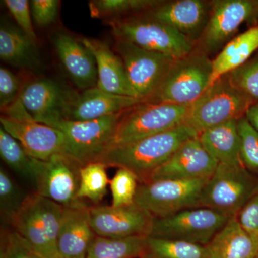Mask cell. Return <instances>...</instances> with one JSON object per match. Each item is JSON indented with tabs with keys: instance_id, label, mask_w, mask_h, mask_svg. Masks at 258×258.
<instances>
[{
	"instance_id": "obj_29",
	"label": "cell",
	"mask_w": 258,
	"mask_h": 258,
	"mask_svg": "<svg viewBox=\"0 0 258 258\" xmlns=\"http://www.w3.org/2000/svg\"><path fill=\"white\" fill-rule=\"evenodd\" d=\"M161 3L156 0H95L88 5L93 18L110 20L123 18L125 15L143 14Z\"/></svg>"
},
{
	"instance_id": "obj_13",
	"label": "cell",
	"mask_w": 258,
	"mask_h": 258,
	"mask_svg": "<svg viewBox=\"0 0 258 258\" xmlns=\"http://www.w3.org/2000/svg\"><path fill=\"white\" fill-rule=\"evenodd\" d=\"M115 52L123 62L137 97L145 102L157 92L176 60L122 40H115Z\"/></svg>"
},
{
	"instance_id": "obj_28",
	"label": "cell",
	"mask_w": 258,
	"mask_h": 258,
	"mask_svg": "<svg viewBox=\"0 0 258 258\" xmlns=\"http://www.w3.org/2000/svg\"><path fill=\"white\" fill-rule=\"evenodd\" d=\"M139 258H206V252L200 244L149 236Z\"/></svg>"
},
{
	"instance_id": "obj_17",
	"label": "cell",
	"mask_w": 258,
	"mask_h": 258,
	"mask_svg": "<svg viewBox=\"0 0 258 258\" xmlns=\"http://www.w3.org/2000/svg\"><path fill=\"white\" fill-rule=\"evenodd\" d=\"M218 164L204 148L198 137H195L181 144L169 159L153 173L149 181L210 179Z\"/></svg>"
},
{
	"instance_id": "obj_40",
	"label": "cell",
	"mask_w": 258,
	"mask_h": 258,
	"mask_svg": "<svg viewBox=\"0 0 258 258\" xmlns=\"http://www.w3.org/2000/svg\"><path fill=\"white\" fill-rule=\"evenodd\" d=\"M236 217L244 230L252 235H258V191Z\"/></svg>"
},
{
	"instance_id": "obj_12",
	"label": "cell",
	"mask_w": 258,
	"mask_h": 258,
	"mask_svg": "<svg viewBox=\"0 0 258 258\" xmlns=\"http://www.w3.org/2000/svg\"><path fill=\"white\" fill-rule=\"evenodd\" d=\"M125 111L87 121L60 118L50 126L64 134L68 155L85 165L96 161L109 147L117 124Z\"/></svg>"
},
{
	"instance_id": "obj_38",
	"label": "cell",
	"mask_w": 258,
	"mask_h": 258,
	"mask_svg": "<svg viewBox=\"0 0 258 258\" xmlns=\"http://www.w3.org/2000/svg\"><path fill=\"white\" fill-rule=\"evenodd\" d=\"M3 3L16 21L18 28L37 42L36 34L32 26L30 2L28 0H5Z\"/></svg>"
},
{
	"instance_id": "obj_20",
	"label": "cell",
	"mask_w": 258,
	"mask_h": 258,
	"mask_svg": "<svg viewBox=\"0 0 258 258\" xmlns=\"http://www.w3.org/2000/svg\"><path fill=\"white\" fill-rule=\"evenodd\" d=\"M61 64L76 87L84 90L96 87L98 71L96 59L91 51L80 39L62 31L51 37Z\"/></svg>"
},
{
	"instance_id": "obj_27",
	"label": "cell",
	"mask_w": 258,
	"mask_h": 258,
	"mask_svg": "<svg viewBox=\"0 0 258 258\" xmlns=\"http://www.w3.org/2000/svg\"><path fill=\"white\" fill-rule=\"evenodd\" d=\"M147 237L107 238L98 237L93 241L86 258H139Z\"/></svg>"
},
{
	"instance_id": "obj_24",
	"label": "cell",
	"mask_w": 258,
	"mask_h": 258,
	"mask_svg": "<svg viewBox=\"0 0 258 258\" xmlns=\"http://www.w3.org/2000/svg\"><path fill=\"white\" fill-rule=\"evenodd\" d=\"M37 43L18 27L1 24L0 57L5 63L20 69H39L41 61Z\"/></svg>"
},
{
	"instance_id": "obj_11",
	"label": "cell",
	"mask_w": 258,
	"mask_h": 258,
	"mask_svg": "<svg viewBox=\"0 0 258 258\" xmlns=\"http://www.w3.org/2000/svg\"><path fill=\"white\" fill-rule=\"evenodd\" d=\"M210 17L203 35L195 45L210 56L221 51L246 22L258 25V1H211Z\"/></svg>"
},
{
	"instance_id": "obj_21",
	"label": "cell",
	"mask_w": 258,
	"mask_h": 258,
	"mask_svg": "<svg viewBox=\"0 0 258 258\" xmlns=\"http://www.w3.org/2000/svg\"><path fill=\"white\" fill-rule=\"evenodd\" d=\"M145 102L134 97L119 96L106 92L99 88L76 91L64 111L63 118L76 121L98 119L126 111Z\"/></svg>"
},
{
	"instance_id": "obj_31",
	"label": "cell",
	"mask_w": 258,
	"mask_h": 258,
	"mask_svg": "<svg viewBox=\"0 0 258 258\" xmlns=\"http://www.w3.org/2000/svg\"><path fill=\"white\" fill-rule=\"evenodd\" d=\"M0 155L12 169L32 180L35 161L14 137L3 128H0Z\"/></svg>"
},
{
	"instance_id": "obj_4",
	"label": "cell",
	"mask_w": 258,
	"mask_h": 258,
	"mask_svg": "<svg viewBox=\"0 0 258 258\" xmlns=\"http://www.w3.org/2000/svg\"><path fill=\"white\" fill-rule=\"evenodd\" d=\"M212 74V59L195 47L174 60L162 84L147 102L189 106L209 87Z\"/></svg>"
},
{
	"instance_id": "obj_23",
	"label": "cell",
	"mask_w": 258,
	"mask_h": 258,
	"mask_svg": "<svg viewBox=\"0 0 258 258\" xmlns=\"http://www.w3.org/2000/svg\"><path fill=\"white\" fill-rule=\"evenodd\" d=\"M205 247L206 258H258V235L247 232L233 217Z\"/></svg>"
},
{
	"instance_id": "obj_36",
	"label": "cell",
	"mask_w": 258,
	"mask_h": 258,
	"mask_svg": "<svg viewBox=\"0 0 258 258\" xmlns=\"http://www.w3.org/2000/svg\"><path fill=\"white\" fill-rule=\"evenodd\" d=\"M0 258H42L28 241L16 230L1 234Z\"/></svg>"
},
{
	"instance_id": "obj_8",
	"label": "cell",
	"mask_w": 258,
	"mask_h": 258,
	"mask_svg": "<svg viewBox=\"0 0 258 258\" xmlns=\"http://www.w3.org/2000/svg\"><path fill=\"white\" fill-rule=\"evenodd\" d=\"M232 217L203 207L154 218L150 237L207 245Z\"/></svg>"
},
{
	"instance_id": "obj_6",
	"label": "cell",
	"mask_w": 258,
	"mask_h": 258,
	"mask_svg": "<svg viewBox=\"0 0 258 258\" xmlns=\"http://www.w3.org/2000/svg\"><path fill=\"white\" fill-rule=\"evenodd\" d=\"M189 106L149 102L136 105L126 110L120 118L108 149L132 143L184 124Z\"/></svg>"
},
{
	"instance_id": "obj_14",
	"label": "cell",
	"mask_w": 258,
	"mask_h": 258,
	"mask_svg": "<svg viewBox=\"0 0 258 258\" xmlns=\"http://www.w3.org/2000/svg\"><path fill=\"white\" fill-rule=\"evenodd\" d=\"M83 164L66 154L49 160L36 159L32 181L40 196L67 206L77 201L80 170Z\"/></svg>"
},
{
	"instance_id": "obj_9",
	"label": "cell",
	"mask_w": 258,
	"mask_h": 258,
	"mask_svg": "<svg viewBox=\"0 0 258 258\" xmlns=\"http://www.w3.org/2000/svg\"><path fill=\"white\" fill-rule=\"evenodd\" d=\"M208 180L162 179L139 184L134 203L154 218L198 208Z\"/></svg>"
},
{
	"instance_id": "obj_2",
	"label": "cell",
	"mask_w": 258,
	"mask_h": 258,
	"mask_svg": "<svg viewBox=\"0 0 258 258\" xmlns=\"http://www.w3.org/2000/svg\"><path fill=\"white\" fill-rule=\"evenodd\" d=\"M256 102L235 86L226 74L210 84L190 105L184 124L200 134L226 122L240 119Z\"/></svg>"
},
{
	"instance_id": "obj_1",
	"label": "cell",
	"mask_w": 258,
	"mask_h": 258,
	"mask_svg": "<svg viewBox=\"0 0 258 258\" xmlns=\"http://www.w3.org/2000/svg\"><path fill=\"white\" fill-rule=\"evenodd\" d=\"M196 131L181 124L167 132L109 148L95 161L132 171L139 184L149 182L153 173L185 142L198 137Z\"/></svg>"
},
{
	"instance_id": "obj_41",
	"label": "cell",
	"mask_w": 258,
	"mask_h": 258,
	"mask_svg": "<svg viewBox=\"0 0 258 258\" xmlns=\"http://www.w3.org/2000/svg\"><path fill=\"white\" fill-rule=\"evenodd\" d=\"M245 117L249 123L258 132V101L249 107L246 113Z\"/></svg>"
},
{
	"instance_id": "obj_25",
	"label": "cell",
	"mask_w": 258,
	"mask_h": 258,
	"mask_svg": "<svg viewBox=\"0 0 258 258\" xmlns=\"http://www.w3.org/2000/svg\"><path fill=\"white\" fill-rule=\"evenodd\" d=\"M199 140L218 164L242 165L237 120H230L199 134Z\"/></svg>"
},
{
	"instance_id": "obj_42",
	"label": "cell",
	"mask_w": 258,
	"mask_h": 258,
	"mask_svg": "<svg viewBox=\"0 0 258 258\" xmlns=\"http://www.w3.org/2000/svg\"><path fill=\"white\" fill-rule=\"evenodd\" d=\"M43 258H66L64 257L63 256L61 255L60 253H57L55 254H54V255L50 256V257H43Z\"/></svg>"
},
{
	"instance_id": "obj_10",
	"label": "cell",
	"mask_w": 258,
	"mask_h": 258,
	"mask_svg": "<svg viewBox=\"0 0 258 258\" xmlns=\"http://www.w3.org/2000/svg\"><path fill=\"white\" fill-rule=\"evenodd\" d=\"M0 118L2 128L21 144L29 155L47 161L58 154H67L64 134L58 129L35 121L17 102Z\"/></svg>"
},
{
	"instance_id": "obj_37",
	"label": "cell",
	"mask_w": 258,
	"mask_h": 258,
	"mask_svg": "<svg viewBox=\"0 0 258 258\" xmlns=\"http://www.w3.org/2000/svg\"><path fill=\"white\" fill-rule=\"evenodd\" d=\"M20 80L17 75L6 68L0 69V107L2 111L18 101L21 90Z\"/></svg>"
},
{
	"instance_id": "obj_7",
	"label": "cell",
	"mask_w": 258,
	"mask_h": 258,
	"mask_svg": "<svg viewBox=\"0 0 258 258\" xmlns=\"http://www.w3.org/2000/svg\"><path fill=\"white\" fill-rule=\"evenodd\" d=\"M258 191V177L242 165L219 164L204 187L199 207L233 217Z\"/></svg>"
},
{
	"instance_id": "obj_18",
	"label": "cell",
	"mask_w": 258,
	"mask_h": 258,
	"mask_svg": "<svg viewBox=\"0 0 258 258\" xmlns=\"http://www.w3.org/2000/svg\"><path fill=\"white\" fill-rule=\"evenodd\" d=\"M211 3L203 0L163 2L143 14L166 24L196 45L210 17Z\"/></svg>"
},
{
	"instance_id": "obj_30",
	"label": "cell",
	"mask_w": 258,
	"mask_h": 258,
	"mask_svg": "<svg viewBox=\"0 0 258 258\" xmlns=\"http://www.w3.org/2000/svg\"><path fill=\"white\" fill-rule=\"evenodd\" d=\"M106 168L99 161L88 163L81 167L78 200L86 198L94 204L102 201L110 184Z\"/></svg>"
},
{
	"instance_id": "obj_19",
	"label": "cell",
	"mask_w": 258,
	"mask_h": 258,
	"mask_svg": "<svg viewBox=\"0 0 258 258\" xmlns=\"http://www.w3.org/2000/svg\"><path fill=\"white\" fill-rule=\"evenodd\" d=\"M91 207L78 200L64 206L57 251L66 258H86L96 235L91 222Z\"/></svg>"
},
{
	"instance_id": "obj_39",
	"label": "cell",
	"mask_w": 258,
	"mask_h": 258,
	"mask_svg": "<svg viewBox=\"0 0 258 258\" xmlns=\"http://www.w3.org/2000/svg\"><path fill=\"white\" fill-rule=\"evenodd\" d=\"M60 2L58 0H32L30 2L32 20L37 26H50L58 16Z\"/></svg>"
},
{
	"instance_id": "obj_15",
	"label": "cell",
	"mask_w": 258,
	"mask_h": 258,
	"mask_svg": "<svg viewBox=\"0 0 258 258\" xmlns=\"http://www.w3.org/2000/svg\"><path fill=\"white\" fill-rule=\"evenodd\" d=\"M91 222L95 234L107 238L149 237L154 217L134 203L121 207H91Z\"/></svg>"
},
{
	"instance_id": "obj_33",
	"label": "cell",
	"mask_w": 258,
	"mask_h": 258,
	"mask_svg": "<svg viewBox=\"0 0 258 258\" xmlns=\"http://www.w3.org/2000/svg\"><path fill=\"white\" fill-rule=\"evenodd\" d=\"M139 181L132 171L118 169L110 181L112 195V206L121 207L132 205L135 201Z\"/></svg>"
},
{
	"instance_id": "obj_35",
	"label": "cell",
	"mask_w": 258,
	"mask_h": 258,
	"mask_svg": "<svg viewBox=\"0 0 258 258\" xmlns=\"http://www.w3.org/2000/svg\"><path fill=\"white\" fill-rule=\"evenodd\" d=\"M227 74L235 86L258 101V51L247 62Z\"/></svg>"
},
{
	"instance_id": "obj_26",
	"label": "cell",
	"mask_w": 258,
	"mask_h": 258,
	"mask_svg": "<svg viewBox=\"0 0 258 258\" xmlns=\"http://www.w3.org/2000/svg\"><path fill=\"white\" fill-rule=\"evenodd\" d=\"M258 51V25L234 37L212 60L210 84L229 74L252 57Z\"/></svg>"
},
{
	"instance_id": "obj_34",
	"label": "cell",
	"mask_w": 258,
	"mask_h": 258,
	"mask_svg": "<svg viewBox=\"0 0 258 258\" xmlns=\"http://www.w3.org/2000/svg\"><path fill=\"white\" fill-rule=\"evenodd\" d=\"M28 195H25L8 171L0 169V208L2 213L11 221Z\"/></svg>"
},
{
	"instance_id": "obj_22",
	"label": "cell",
	"mask_w": 258,
	"mask_h": 258,
	"mask_svg": "<svg viewBox=\"0 0 258 258\" xmlns=\"http://www.w3.org/2000/svg\"><path fill=\"white\" fill-rule=\"evenodd\" d=\"M80 40L91 51L96 59L97 87L112 94L139 98L129 83L121 59L106 42L87 37H82Z\"/></svg>"
},
{
	"instance_id": "obj_16",
	"label": "cell",
	"mask_w": 258,
	"mask_h": 258,
	"mask_svg": "<svg viewBox=\"0 0 258 258\" xmlns=\"http://www.w3.org/2000/svg\"><path fill=\"white\" fill-rule=\"evenodd\" d=\"M76 91L50 79H39L22 88L18 100L29 115L38 123L50 125L63 118Z\"/></svg>"
},
{
	"instance_id": "obj_3",
	"label": "cell",
	"mask_w": 258,
	"mask_h": 258,
	"mask_svg": "<svg viewBox=\"0 0 258 258\" xmlns=\"http://www.w3.org/2000/svg\"><path fill=\"white\" fill-rule=\"evenodd\" d=\"M115 40L179 59L189 54L195 44L166 24L139 14L108 22Z\"/></svg>"
},
{
	"instance_id": "obj_5",
	"label": "cell",
	"mask_w": 258,
	"mask_h": 258,
	"mask_svg": "<svg viewBox=\"0 0 258 258\" xmlns=\"http://www.w3.org/2000/svg\"><path fill=\"white\" fill-rule=\"evenodd\" d=\"M63 208L50 199L32 194L10 223L42 258L50 257L58 253L57 241Z\"/></svg>"
},
{
	"instance_id": "obj_32",
	"label": "cell",
	"mask_w": 258,
	"mask_h": 258,
	"mask_svg": "<svg viewBox=\"0 0 258 258\" xmlns=\"http://www.w3.org/2000/svg\"><path fill=\"white\" fill-rule=\"evenodd\" d=\"M242 166L258 177V132L245 116L237 120Z\"/></svg>"
}]
</instances>
